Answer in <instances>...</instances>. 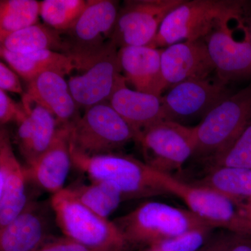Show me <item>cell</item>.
<instances>
[{
	"instance_id": "1",
	"label": "cell",
	"mask_w": 251,
	"mask_h": 251,
	"mask_svg": "<svg viewBox=\"0 0 251 251\" xmlns=\"http://www.w3.org/2000/svg\"><path fill=\"white\" fill-rule=\"evenodd\" d=\"M250 10L251 1L242 0H183L167 15L148 46L158 49L204 39L217 27L246 19Z\"/></svg>"
},
{
	"instance_id": "2",
	"label": "cell",
	"mask_w": 251,
	"mask_h": 251,
	"mask_svg": "<svg viewBox=\"0 0 251 251\" xmlns=\"http://www.w3.org/2000/svg\"><path fill=\"white\" fill-rule=\"evenodd\" d=\"M50 204L64 235L88 250L130 251L133 249L113 221L90 210L68 188L52 195Z\"/></svg>"
},
{
	"instance_id": "3",
	"label": "cell",
	"mask_w": 251,
	"mask_h": 251,
	"mask_svg": "<svg viewBox=\"0 0 251 251\" xmlns=\"http://www.w3.org/2000/svg\"><path fill=\"white\" fill-rule=\"evenodd\" d=\"M73 166L91 180L116 186L124 200L140 199L166 194L160 183L159 172L133 156L121 153L87 156L71 149Z\"/></svg>"
},
{
	"instance_id": "4",
	"label": "cell",
	"mask_w": 251,
	"mask_h": 251,
	"mask_svg": "<svg viewBox=\"0 0 251 251\" xmlns=\"http://www.w3.org/2000/svg\"><path fill=\"white\" fill-rule=\"evenodd\" d=\"M113 222L133 248L150 247L196 229L215 228L191 211L158 202L143 203Z\"/></svg>"
},
{
	"instance_id": "5",
	"label": "cell",
	"mask_w": 251,
	"mask_h": 251,
	"mask_svg": "<svg viewBox=\"0 0 251 251\" xmlns=\"http://www.w3.org/2000/svg\"><path fill=\"white\" fill-rule=\"evenodd\" d=\"M138 133L112 108L109 102L87 108L70 125L71 149L87 156L119 153Z\"/></svg>"
},
{
	"instance_id": "6",
	"label": "cell",
	"mask_w": 251,
	"mask_h": 251,
	"mask_svg": "<svg viewBox=\"0 0 251 251\" xmlns=\"http://www.w3.org/2000/svg\"><path fill=\"white\" fill-rule=\"evenodd\" d=\"M251 122V84L214 107L194 126V154L214 160L228 150Z\"/></svg>"
},
{
	"instance_id": "7",
	"label": "cell",
	"mask_w": 251,
	"mask_h": 251,
	"mask_svg": "<svg viewBox=\"0 0 251 251\" xmlns=\"http://www.w3.org/2000/svg\"><path fill=\"white\" fill-rule=\"evenodd\" d=\"M119 10L118 1L88 0L76 23L63 31L67 54L75 60L76 70L113 44L112 36Z\"/></svg>"
},
{
	"instance_id": "8",
	"label": "cell",
	"mask_w": 251,
	"mask_h": 251,
	"mask_svg": "<svg viewBox=\"0 0 251 251\" xmlns=\"http://www.w3.org/2000/svg\"><path fill=\"white\" fill-rule=\"evenodd\" d=\"M158 176L166 194L177 196L190 211L215 228L227 229L234 234H251V219L242 214L236 201L214 190L185 184L161 172Z\"/></svg>"
},
{
	"instance_id": "9",
	"label": "cell",
	"mask_w": 251,
	"mask_h": 251,
	"mask_svg": "<svg viewBox=\"0 0 251 251\" xmlns=\"http://www.w3.org/2000/svg\"><path fill=\"white\" fill-rule=\"evenodd\" d=\"M136 142L141 147L146 164L171 175L194 154L195 128L163 120L142 131Z\"/></svg>"
},
{
	"instance_id": "10",
	"label": "cell",
	"mask_w": 251,
	"mask_h": 251,
	"mask_svg": "<svg viewBox=\"0 0 251 251\" xmlns=\"http://www.w3.org/2000/svg\"><path fill=\"white\" fill-rule=\"evenodd\" d=\"M183 0H128L119 10L112 36L117 49L150 45L167 15Z\"/></svg>"
},
{
	"instance_id": "11",
	"label": "cell",
	"mask_w": 251,
	"mask_h": 251,
	"mask_svg": "<svg viewBox=\"0 0 251 251\" xmlns=\"http://www.w3.org/2000/svg\"><path fill=\"white\" fill-rule=\"evenodd\" d=\"M75 72L68 84L77 105L86 108L108 102L124 77L114 44Z\"/></svg>"
},
{
	"instance_id": "12",
	"label": "cell",
	"mask_w": 251,
	"mask_h": 251,
	"mask_svg": "<svg viewBox=\"0 0 251 251\" xmlns=\"http://www.w3.org/2000/svg\"><path fill=\"white\" fill-rule=\"evenodd\" d=\"M230 96L227 85L216 78L195 79L173 86L163 97L165 119L183 122L202 120L221 101Z\"/></svg>"
},
{
	"instance_id": "13",
	"label": "cell",
	"mask_w": 251,
	"mask_h": 251,
	"mask_svg": "<svg viewBox=\"0 0 251 251\" xmlns=\"http://www.w3.org/2000/svg\"><path fill=\"white\" fill-rule=\"evenodd\" d=\"M204 40L215 68L218 80L228 85L232 81L251 77L249 27L239 41L236 40L233 31L229 25L216 28Z\"/></svg>"
},
{
	"instance_id": "14",
	"label": "cell",
	"mask_w": 251,
	"mask_h": 251,
	"mask_svg": "<svg viewBox=\"0 0 251 251\" xmlns=\"http://www.w3.org/2000/svg\"><path fill=\"white\" fill-rule=\"evenodd\" d=\"M50 201H31L21 214L0 228V251H35L52 237Z\"/></svg>"
},
{
	"instance_id": "15",
	"label": "cell",
	"mask_w": 251,
	"mask_h": 251,
	"mask_svg": "<svg viewBox=\"0 0 251 251\" xmlns=\"http://www.w3.org/2000/svg\"><path fill=\"white\" fill-rule=\"evenodd\" d=\"M26 168L15 155L9 132L0 131V228L21 214L31 200Z\"/></svg>"
},
{
	"instance_id": "16",
	"label": "cell",
	"mask_w": 251,
	"mask_h": 251,
	"mask_svg": "<svg viewBox=\"0 0 251 251\" xmlns=\"http://www.w3.org/2000/svg\"><path fill=\"white\" fill-rule=\"evenodd\" d=\"M161 67L167 88L186 80L209 78L215 72L204 39L182 41L163 49Z\"/></svg>"
},
{
	"instance_id": "17",
	"label": "cell",
	"mask_w": 251,
	"mask_h": 251,
	"mask_svg": "<svg viewBox=\"0 0 251 251\" xmlns=\"http://www.w3.org/2000/svg\"><path fill=\"white\" fill-rule=\"evenodd\" d=\"M26 115L18 124L16 143L20 152L31 166L52 145L59 128L55 117L27 94L23 95Z\"/></svg>"
},
{
	"instance_id": "18",
	"label": "cell",
	"mask_w": 251,
	"mask_h": 251,
	"mask_svg": "<svg viewBox=\"0 0 251 251\" xmlns=\"http://www.w3.org/2000/svg\"><path fill=\"white\" fill-rule=\"evenodd\" d=\"M72 166L69 125L59 127L52 145L25 168L29 181L54 195L64 189Z\"/></svg>"
},
{
	"instance_id": "19",
	"label": "cell",
	"mask_w": 251,
	"mask_h": 251,
	"mask_svg": "<svg viewBox=\"0 0 251 251\" xmlns=\"http://www.w3.org/2000/svg\"><path fill=\"white\" fill-rule=\"evenodd\" d=\"M162 50L150 46H129L118 50L122 75L135 90L161 96L167 88L161 67Z\"/></svg>"
},
{
	"instance_id": "20",
	"label": "cell",
	"mask_w": 251,
	"mask_h": 251,
	"mask_svg": "<svg viewBox=\"0 0 251 251\" xmlns=\"http://www.w3.org/2000/svg\"><path fill=\"white\" fill-rule=\"evenodd\" d=\"M108 102L138 135L151 126L166 120L163 96L130 90L125 76Z\"/></svg>"
},
{
	"instance_id": "21",
	"label": "cell",
	"mask_w": 251,
	"mask_h": 251,
	"mask_svg": "<svg viewBox=\"0 0 251 251\" xmlns=\"http://www.w3.org/2000/svg\"><path fill=\"white\" fill-rule=\"evenodd\" d=\"M36 103L49 110L57 120L59 127L69 126L75 117L78 105L73 97L64 76L54 72H46L28 83L27 92Z\"/></svg>"
},
{
	"instance_id": "22",
	"label": "cell",
	"mask_w": 251,
	"mask_h": 251,
	"mask_svg": "<svg viewBox=\"0 0 251 251\" xmlns=\"http://www.w3.org/2000/svg\"><path fill=\"white\" fill-rule=\"evenodd\" d=\"M0 53L1 58L28 83L44 73L54 72L64 76L77 69L72 57L49 50L21 54L0 48Z\"/></svg>"
},
{
	"instance_id": "23",
	"label": "cell",
	"mask_w": 251,
	"mask_h": 251,
	"mask_svg": "<svg viewBox=\"0 0 251 251\" xmlns=\"http://www.w3.org/2000/svg\"><path fill=\"white\" fill-rule=\"evenodd\" d=\"M1 48L21 54L46 50L65 54L67 52L62 31L47 25L36 24L16 31L1 41Z\"/></svg>"
},
{
	"instance_id": "24",
	"label": "cell",
	"mask_w": 251,
	"mask_h": 251,
	"mask_svg": "<svg viewBox=\"0 0 251 251\" xmlns=\"http://www.w3.org/2000/svg\"><path fill=\"white\" fill-rule=\"evenodd\" d=\"M67 188L82 204L105 219H108L125 201L116 186L100 180L90 179L89 184L77 183Z\"/></svg>"
},
{
	"instance_id": "25",
	"label": "cell",
	"mask_w": 251,
	"mask_h": 251,
	"mask_svg": "<svg viewBox=\"0 0 251 251\" xmlns=\"http://www.w3.org/2000/svg\"><path fill=\"white\" fill-rule=\"evenodd\" d=\"M197 186L214 190L238 202L251 197V170L218 167Z\"/></svg>"
},
{
	"instance_id": "26",
	"label": "cell",
	"mask_w": 251,
	"mask_h": 251,
	"mask_svg": "<svg viewBox=\"0 0 251 251\" xmlns=\"http://www.w3.org/2000/svg\"><path fill=\"white\" fill-rule=\"evenodd\" d=\"M41 1L36 0L0 1V41L25 28L38 24Z\"/></svg>"
},
{
	"instance_id": "27",
	"label": "cell",
	"mask_w": 251,
	"mask_h": 251,
	"mask_svg": "<svg viewBox=\"0 0 251 251\" xmlns=\"http://www.w3.org/2000/svg\"><path fill=\"white\" fill-rule=\"evenodd\" d=\"M87 4L88 0H44L40 16L48 26L63 32L74 25Z\"/></svg>"
},
{
	"instance_id": "28",
	"label": "cell",
	"mask_w": 251,
	"mask_h": 251,
	"mask_svg": "<svg viewBox=\"0 0 251 251\" xmlns=\"http://www.w3.org/2000/svg\"><path fill=\"white\" fill-rule=\"evenodd\" d=\"M214 160L216 168L234 167L251 170V122L232 146Z\"/></svg>"
},
{
	"instance_id": "29",
	"label": "cell",
	"mask_w": 251,
	"mask_h": 251,
	"mask_svg": "<svg viewBox=\"0 0 251 251\" xmlns=\"http://www.w3.org/2000/svg\"><path fill=\"white\" fill-rule=\"evenodd\" d=\"M211 229L190 231L177 237L154 243L150 246V249L156 251H198L202 249Z\"/></svg>"
},
{
	"instance_id": "30",
	"label": "cell",
	"mask_w": 251,
	"mask_h": 251,
	"mask_svg": "<svg viewBox=\"0 0 251 251\" xmlns=\"http://www.w3.org/2000/svg\"><path fill=\"white\" fill-rule=\"evenodd\" d=\"M23 103L18 104L10 98L4 91L0 90V123L1 125L15 121L18 124L25 117Z\"/></svg>"
},
{
	"instance_id": "31",
	"label": "cell",
	"mask_w": 251,
	"mask_h": 251,
	"mask_svg": "<svg viewBox=\"0 0 251 251\" xmlns=\"http://www.w3.org/2000/svg\"><path fill=\"white\" fill-rule=\"evenodd\" d=\"M35 251H90L70 238L52 235Z\"/></svg>"
},
{
	"instance_id": "32",
	"label": "cell",
	"mask_w": 251,
	"mask_h": 251,
	"mask_svg": "<svg viewBox=\"0 0 251 251\" xmlns=\"http://www.w3.org/2000/svg\"><path fill=\"white\" fill-rule=\"evenodd\" d=\"M17 73L8 67L4 63H0V90L4 92L24 94Z\"/></svg>"
},
{
	"instance_id": "33",
	"label": "cell",
	"mask_w": 251,
	"mask_h": 251,
	"mask_svg": "<svg viewBox=\"0 0 251 251\" xmlns=\"http://www.w3.org/2000/svg\"><path fill=\"white\" fill-rule=\"evenodd\" d=\"M224 251H251V234H234L227 239Z\"/></svg>"
},
{
	"instance_id": "34",
	"label": "cell",
	"mask_w": 251,
	"mask_h": 251,
	"mask_svg": "<svg viewBox=\"0 0 251 251\" xmlns=\"http://www.w3.org/2000/svg\"><path fill=\"white\" fill-rule=\"evenodd\" d=\"M227 242V239H221V240L214 243L212 245L209 246V247L205 248L203 250L200 251H224Z\"/></svg>"
},
{
	"instance_id": "35",
	"label": "cell",
	"mask_w": 251,
	"mask_h": 251,
	"mask_svg": "<svg viewBox=\"0 0 251 251\" xmlns=\"http://www.w3.org/2000/svg\"><path fill=\"white\" fill-rule=\"evenodd\" d=\"M249 31H250V38H251V1L250 14H249Z\"/></svg>"
},
{
	"instance_id": "36",
	"label": "cell",
	"mask_w": 251,
	"mask_h": 251,
	"mask_svg": "<svg viewBox=\"0 0 251 251\" xmlns=\"http://www.w3.org/2000/svg\"><path fill=\"white\" fill-rule=\"evenodd\" d=\"M148 251H154V250H153V249H150V250H149Z\"/></svg>"
}]
</instances>
